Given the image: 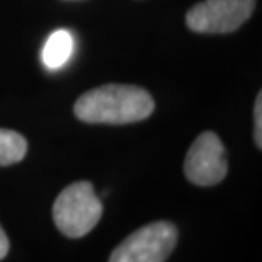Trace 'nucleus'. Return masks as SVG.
I'll return each instance as SVG.
<instances>
[{
	"instance_id": "nucleus-1",
	"label": "nucleus",
	"mask_w": 262,
	"mask_h": 262,
	"mask_svg": "<svg viewBox=\"0 0 262 262\" xmlns=\"http://www.w3.org/2000/svg\"><path fill=\"white\" fill-rule=\"evenodd\" d=\"M155 110L151 95L134 84H102L83 94L75 115L91 124H131L146 120Z\"/></svg>"
},
{
	"instance_id": "nucleus-7",
	"label": "nucleus",
	"mask_w": 262,
	"mask_h": 262,
	"mask_svg": "<svg viewBox=\"0 0 262 262\" xmlns=\"http://www.w3.org/2000/svg\"><path fill=\"white\" fill-rule=\"evenodd\" d=\"M28 143L19 133L0 128V166L18 163L25 158Z\"/></svg>"
},
{
	"instance_id": "nucleus-2",
	"label": "nucleus",
	"mask_w": 262,
	"mask_h": 262,
	"mask_svg": "<svg viewBox=\"0 0 262 262\" xmlns=\"http://www.w3.org/2000/svg\"><path fill=\"white\" fill-rule=\"evenodd\" d=\"M103 207L94 185L79 181L66 187L54 201L53 219L61 233L77 239L94 230L102 217Z\"/></svg>"
},
{
	"instance_id": "nucleus-4",
	"label": "nucleus",
	"mask_w": 262,
	"mask_h": 262,
	"mask_svg": "<svg viewBox=\"0 0 262 262\" xmlns=\"http://www.w3.org/2000/svg\"><path fill=\"white\" fill-rule=\"evenodd\" d=\"M255 0H204L188 10V28L200 34H227L251 18Z\"/></svg>"
},
{
	"instance_id": "nucleus-6",
	"label": "nucleus",
	"mask_w": 262,
	"mask_h": 262,
	"mask_svg": "<svg viewBox=\"0 0 262 262\" xmlns=\"http://www.w3.org/2000/svg\"><path fill=\"white\" fill-rule=\"evenodd\" d=\"M73 53V37L67 29H57L42 50V61L50 70H57L69 61Z\"/></svg>"
},
{
	"instance_id": "nucleus-8",
	"label": "nucleus",
	"mask_w": 262,
	"mask_h": 262,
	"mask_svg": "<svg viewBox=\"0 0 262 262\" xmlns=\"http://www.w3.org/2000/svg\"><path fill=\"white\" fill-rule=\"evenodd\" d=\"M253 118H255V143L258 149L262 147V94H258L255 110H253Z\"/></svg>"
},
{
	"instance_id": "nucleus-9",
	"label": "nucleus",
	"mask_w": 262,
	"mask_h": 262,
	"mask_svg": "<svg viewBox=\"0 0 262 262\" xmlns=\"http://www.w3.org/2000/svg\"><path fill=\"white\" fill-rule=\"evenodd\" d=\"M8 252H9V239L0 226V261L8 255Z\"/></svg>"
},
{
	"instance_id": "nucleus-3",
	"label": "nucleus",
	"mask_w": 262,
	"mask_h": 262,
	"mask_svg": "<svg viewBox=\"0 0 262 262\" xmlns=\"http://www.w3.org/2000/svg\"><path fill=\"white\" fill-rule=\"evenodd\" d=\"M178 232L169 222H155L127 236L108 262H165L177 246Z\"/></svg>"
},
{
	"instance_id": "nucleus-5",
	"label": "nucleus",
	"mask_w": 262,
	"mask_h": 262,
	"mask_svg": "<svg viewBox=\"0 0 262 262\" xmlns=\"http://www.w3.org/2000/svg\"><path fill=\"white\" fill-rule=\"evenodd\" d=\"M226 150L219 136L213 131L200 134L192 143L184 162V172L189 182L200 187H211L227 175Z\"/></svg>"
}]
</instances>
